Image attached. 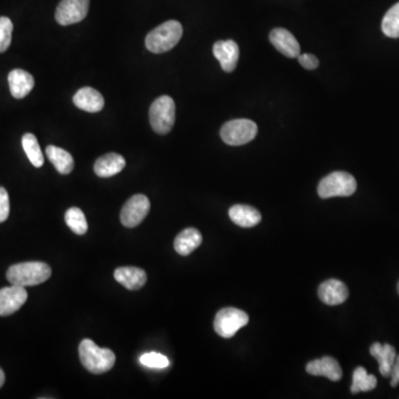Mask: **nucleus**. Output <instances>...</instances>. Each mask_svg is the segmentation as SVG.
I'll return each instance as SVG.
<instances>
[{
	"instance_id": "f257e3e1",
	"label": "nucleus",
	"mask_w": 399,
	"mask_h": 399,
	"mask_svg": "<svg viewBox=\"0 0 399 399\" xmlns=\"http://www.w3.org/2000/svg\"><path fill=\"white\" fill-rule=\"evenodd\" d=\"M83 366L92 374L107 373L116 364V355L109 349H100L95 341L85 339L79 345Z\"/></svg>"
},
{
	"instance_id": "f03ea898",
	"label": "nucleus",
	"mask_w": 399,
	"mask_h": 399,
	"mask_svg": "<svg viewBox=\"0 0 399 399\" xmlns=\"http://www.w3.org/2000/svg\"><path fill=\"white\" fill-rule=\"evenodd\" d=\"M6 277L11 285L35 287L45 283L51 277V269L43 262H25L11 266Z\"/></svg>"
},
{
	"instance_id": "7ed1b4c3",
	"label": "nucleus",
	"mask_w": 399,
	"mask_h": 399,
	"mask_svg": "<svg viewBox=\"0 0 399 399\" xmlns=\"http://www.w3.org/2000/svg\"><path fill=\"white\" fill-rule=\"evenodd\" d=\"M183 35L181 23L168 21L150 31L146 38L148 50L154 53H164L176 47Z\"/></svg>"
},
{
	"instance_id": "20e7f679",
	"label": "nucleus",
	"mask_w": 399,
	"mask_h": 399,
	"mask_svg": "<svg viewBox=\"0 0 399 399\" xmlns=\"http://www.w3.org/2000/svg\"><path fill=\"white\" fill-rule=\"evenodd\" d=\"M151 127L159 134H166L174 128L176 122V103L169 96H162L156 99L151 105L150 111Z\"/></svg>"
},
{
	"instance_id": "39448f33",
	"label": "nucleus",
	"mask_w": 399,
	"mask_h": 399,
	"mask_svg": "<svg viewBox=\"0 0 399 399\" xmlns=\"http://www.w3.org/2000/svg\"><path fill=\"white\" fill-rule=\"evenodd\" d=\"M357 183L354 176L343 171H336L325 176L319 182L317 192L321 198L334 196H351L356 191Z\"/></svg>"
},
{
	"instance_id": "423d86ee",
	"label": "nucleus",
	"mask_w": 399,
	"mask_h": 399,
	"mask_svg": "<svg viewBox=\"0 0 399 399\" xmlns=\"http://www.w3.org/2000/svg\"><path fill=\"white\" fill-rule=\"evenodd\" d=\"M222 140L229 146L238 147L249 144L257 134V126L249 119H235L223 124L221 132Z\"/></svg>"
},
{
	"instance_id": "0eeeda50",
	"label": "nucleus",
	"mask_w": 399,
	"mask_h": 399,
	"mask_svg": "<svg viewBox=\"0 0 399 399\" xmlns=\"http://www.w3.org/2000/svg\"><path fill=\"white\" fill-rule=\"evenodd\" d=\"M250 317L245 312L234 307H225L218 312L214 319V329L223 339H231L249 324Z\"/></svg>"
},
{
	"instance_id": "6e6552de",
	"label": "nucleus",
	"mask_w": 399,
	"mask_h": 399,
	"mask_svg": "<svg viewBox=\"0 0 399 399\" xmlns=\"http://www.w3.org/2000/svg\"><path fill=\"white\" fill-rule=\"evenodd\" d=\"M150 201L144 194H136L129 198L123 206L120 213V221L126 228H136L150 212Z\"/></svg>"
},
{
	"instance_id": "1a4fd4ad",
	"label": "nucleus",
	"mask_w": 399,
	"mask_h": 399,
	"mask_svg": "<svg viewBox=\"0 0 399 399\" xmlns=\"http://www.w3.org/2000/svg\"><path fill=\"white\" fill-rule=\"evenodd\" d=\"M88 11L89 0H61L55 11V21L61 26L73 25L83 21Z\"/></svg>"
},
{
	"instance_id": "9d476101",
	"label": "nucleus",
	"mask_w": 399,
	"mask_h": 399,
	"mask_svg": "<svg viewBox=\"0 0 399 399\" xmlns=\"http://www.w3.org/2000/svg\"><path fill=\"white\" fill-rule=\"evenodd\" d=\"M27 299L25 287L11 285L0 289V316H9L19 311Z\"/></svg>"
},
{
	"instance_id": "9b49d317",
	"label": "nucleus",
	"mask_w": 399,
	"mask_h": 399,
	"mask_svg": "<svg viewBox=\"0 0 399 399\" xmlns=\"http://www.w3.org/2000/svg\"><path fill=\"white\" fill-rule=\"evenodd\" d=\"M213 55L225 73H232L239 61V46L233 41H216L213 46Z\"/></svg>"
},
{
	"instance_id": "f8f14e48",
	"label": "nucleus",
	"mask_w": 399,
	"mask_h": 399,
	"mask_svg": "<svg viewBox=\"0 0 399 399\" xmlns=\"http://www.w3.org/2000/svg\"><path fill=\"white\" fill-rule=\"evenodd\" d=\"M270 41L277 50L289 58L299 57L301 53V47L297 38L284 28L273 29L270 33Z\"/></svg>"
},
{
	"instance_id": "ddd939ff",
	"label": "nucleus",
	"mask_w": 399,
	"mask_h": 399,
	"mask_svg": "<svg viewBox=\"0 0 399 399\" xmlns=\"http://www.w3.org/2000/svg\"><path fill=\"white\" fill-rule=\"evenodd\" d=\"M349 289L339 280H327L319 287V299L329 307L344 303L349 299Z\"/></svg>"
},
{
	"instance_id": "4468645a",
	"label": "nucleus",
	"mask_w": 399,
	"mask_h": 399,
	"mask_svg": "<svg viewBox=\"0 0 399 399\" xmlns=\"http://www.w3.org/2000/svg\"><path fill=\"white\" fill-rule=\"evenodd\" d=\"M307 372L313 376H325L331 382H339L343 376L341 365L333 357L325 356L314 359L307 365Z\"/></svg>"
},
{
	"instance_id": "2eb2a0df",
	"label": "nucleus",
	"mask_w": 399,
	"mask_h": 399,
	"mask_svg": "<svg viewBox=\"0 0 399 399\" xmlns=\"http://www.w3.org/2000/svg\"><path fill=\"white\" fill-rule=\"evenodd\" d=\"M113 277L122 287L129 291H137L144 287L147 283L146 272L134 266H123L119 267L113 273Z\"/></svg>"
},
{
	"instance_id": "dca6fc26",
	"label": "nucleus",
	"mask_w": 399,
	"mask_h": 399,
	"mask_svg": "<svg viewBox=\"0 0 399 399\" xmlns=\"http://www.w3.org/2000/svg\"><path fill=\"white\" fill-rule=\"evenodd\" d=\"M8 83L11 96L15 99H23L28 96L35 87V79L31 73L23 69H15L8 75Z\"/></svg>"
},
{
	"instance_id": "f3484780",
	"label": "nucleus",
	"mask_w": 399,
	"mask_h": 399,
	"mask_svg": "<svg viewBox=\"0 0 399 399\" xmlns=\"http://www.w3.org/2000/svg\"><path fill=\"white\" fill-rule=\"evenodd\" d=\"M73 103L77 108L88 112H99L105 107V99L96 89L90 87L79 89L73 96Z\"/></svg>"
},
{
	"instance_id": "a211bd4d",
	"label": "nucleus",
	"mask_w": 399,
	"mask_h": 399,
	"mask_svg": "<svg viewBox=\"0 0 399 399\" xmlns=\"http://www.w3.org/2000/svg\"><path fill=\"white\" fill-rule=\"evenodd\" d=\"M371 355L376 359L379 365V373L384 377H390L393 365L396 359V349L389 344L374 343L369 349Z\"/></svg>"
},
{
	"instance_id": "6ab92c4d",
	"label": "nucleus",
	"mask_w": 399,
	"mask_h": 399,
	"mask_svg": "<svg viewBox=\"0 0 399 399\" xmlns=\"http://www.w3.org/2000/svg\"><path fill=\"white\" fill-rule=\"evenodd\" d=\"M126 166V160L118 154H108L100 156L95 164V174L100 178H110L120 174Z\"/></svg>"
},
{
	"instance_id": "aec40b11",
	"label": "nucleus",
	"mask_w": 399,
	"mask_h": 399,
	"mask_svg": "<svg viewBox=\"0 0 399 399\" xmlns=\"http://www.w3.org/2000/svg\"><path fill=\"white\" fill-rule=\"evenodd\" d=\"M230 218L241 228H253L261 222L262 216L253 206L236 204L229 210Z\"/></svg>"
},
{
	"instance_id": "412c9836",
	"label": "nucleus",
	"mask_w": 399,
	"mask_h": 399,
	"mask_svg": "<svg viewBox=\"0 0 399 399\" xmlns=\"http://www.w3.org/2000/svg\"><path fill=\"white\" fill-rule=\"evenodd\" d=\"M201 243V233L194 228H188L176 235V240H174V250L180 255L186 256L198 249Z\"/></svg>"
},
{
	"instance_id": "4be33fe9",
	"label": "nucleus",
	"mask_w": 399,
	"mask_h": 399,
	"mask_svg": "<svg viewBox=\"0 0 399 399\" xmlns=\"http://www.w3.org/2000/svg\"><path fill=\"white\" fill-rule=\"evenodd\" d=\"M46 154L59 174H69L73 172V168H75V161L68 151L63 150L58 147L48 146L46 149Z\"/></svg>"
},
{
	"instance_id": "5701e85b",
	"label": "nucleus",
	"mask_w": 399,
	"mask_h": 399,
	"mask_svg": "<svg viewBox=\"0 0 399 399\" xmlns=\"http://www.w3.org/2000/svg\"><path fill=\"white\" fill-rule=\"evenodd\" d=\"M377 378L374 375H369L364 367H357L353 373V384H351V394H358L362 392H369L376 388Z\"/></svg>"
},
{
	"instance_id": "b1692460",
	"label": "nucleus",
	"mask_w": 399,
	"mask_h": 399,
	"mask_svg": "<svg viewBox=\"0 0 399 399\" xmlns=\"http://www.w3.org/2000/svg\"><path fill=\"white\" fill-rule=\"evenodd\" d=\"M23 150L27 154L28 159L31 161V164L36 168H41L43 166V154L41 151V146L38 144L37 138L33 136V133H26L21 139Z\"/></svg>"
},
{
	"instance_id": "393cba45",
	"label": "nucleus",
	"mask_w": 399,
	"mask_h": 399,
	"mask_svg": "<svg viewBox=\"0 0 399 399\" xmlns=\"http://www.w3.org/2000/svg\"><path fill=\"white\" fill-rule=\"evenodd\" d=\"M65 221L69 229L78 235H83L88 231V223L85 220V214L79 208H69L68 211L65 212Z\"/></svg>"
},
{
	"instance_id": "a878e982",
	"label": "nucleus",
	"mask_w": 399,
	"mask_h": 399,
	"mask_svg": "<svg viewBox=\"0 0 399 399\" xmlns=\"http://www.w3.org/2000/svg\"><path fill=\"white\" fill-rule=\"evenodd\" d=\"M382 31L387 37L399 38V3L387 11L383 19Z\"/></svg>"
},
{
	"instance_id": "bb28decb",
	"label": "nucleus",
	"mask_w": 399,
	"mask_h": 399,
	"mask_svg": "<svg viewBox=\"0 0 399 399\" xmlns=\"http://www.w3.org/2000/svg\"><path fill=\"white\" fill-rule=\"evenodd\" d=\"M141 365L152 369H164L170 366L168 357L160 353H146L140 357Z\"/></svg>"
},
{
	"instance_id": "cd10ccee",
	"label": "nucleus",
	"mask_w": 399,
	"mask_h": 399,
	"mask_svg": "<svg viewBox=\"0 0 399 399\" xmlns=\"http://www.w3.org/2000/svg\"><path fill=\"white\" fill-rule=\"evenodd\" d=\"M14 25L8 17H0V53H5L11 43Z\"/></svg>"
},
{
	"instance_id": "c85d7f7f",
	"label": "nucleus",
	"mask_w": 399,
	"mask_h": 399,
	"mask_svg": "<svg viewBox=\"0 0 399 399\" xmlns=\"http://www.w3.org/2000/svg\"><path fill=\"white\" fill-rule=\"evenodd\" d=\"M11 212V204H9V196L6 188L0 186V223L7 220Z\"/></svg>"
},
{
	"instance_id": "c756f323",
	"label": "nucleus",
	"mask_w": 399,
	"mask_h": 399,
	"mask_svg": "<svg viewBox=\"0 0 399 399\" xmlns=\"http://www.w3.org/2000/svg\"><path fill=\"white\" fill-rule=\"evenodd\" d=\"M299 63H301L302 67L305 69H309V70H314L319 67V61L316 58V55H309V53H303L301 55L299 53Z\"/></svg>"
},
{
	"instance_id": "7c9ffc66",
	"label": "nucleus",
	"mask_w": 399,
	"mask_h": 399,
	"mask_svg": "<svg viewBox=\"0 0 399 399\" xmlns=\"http://www.w3.org/2000/svg\"><path fill=\"white\" fill-rule=\"evenodd\" d=\"M390 385L392 387H397L399 384V355L395 359L394 365H393L392 373H390Z\"/></svg>"
},
{
	"instance_id": "2f4dec72",
	"label": "nucleus",
	"mask_w": 399,
	"mask_h": 399,
	"mask_svg": "<svg viewBox=\"0 0 399 399\" xmlns=\"http://www.w3.org/2000/svg\"><path fill=\"white\" fill-rule=\"evenodd\" d=\"M5 383V374H4L3 369L0 368V388Z\"/></svg>"
},
{
	"instance_id": "473e14b6",
	"label": "nucleus",
	"mask_w": 399,
	"mask_h": 399,
	"mask_svg": "<svg viewBox=\"0 0 399 399\" xmlns=\"http://www.w3.org/2000/svg\"><path fill=\"white\" fill-rule=\"evenodd\" d=\"M397 291H398V294H399V282H398V285H397Z\"/></svg>"
}]
</instances>
